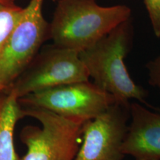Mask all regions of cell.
<instances>
[{
    "label": "cell",
    "instance_id": "cell-1",
    "mask_svg": "<svg viewBox=\"0 0 160 160\" xmlns=\"http://www.w3.org/2000/svg\"><path fill=\"white\" fill-rule=\"evenodd\" d=\"M131 15V10L124 5L103 7L95 0H59L49 23L50 39L80 53L129 20Z\"/></svg>",
    "mask_w": 160,
    "mask_h": 160
},
{
    "label": "cell",
    "instance_id": "cell-2",
    "mask_svg": "<svg viewBox=\"0 0 160 160\" xmlns=\"http://www.w3.org/2000/svg\"><path fill=\"white\" fill-rule=\"evenodd\" d=\"M132 38L129 19L80 52L79 56L93 83L113 96L117 102L130 104V100L135 99L145 103L147 91L133 82L125 64Z\"/></svg>",
    "mask_w": 160,
    "mask_h": 160
},
{
    "label": "cell",
    "instance_id": "cell-3",
    "mask_svg": "<svg viewBox=\"0 0 160 160\" xmlns=\"http://www.w3.org/2000/svg\"><path fill=\"white\" fill-rule=\"evenodd\" d=\"M23 117L37 119L42 127L28 125L20 139L27 152L20 160H74L80 146L83 122L48 111L22 109Z\"/></svg>",
    "mask_w": 160,
    "mask_h": 160
},
{
    "label": "cell",
    "instance_id": "cell-4",
    "mask_svg": "<svg viewBox=\"0 0 160 160\" xmlns=\"http://www.w3.org/2000/svg\"><path fill=\"white\" fill-rule=\"evenodd\" d=\"M22 109H41L85 122L117 102L111 94L89 81L62 85L18 99Z\"/></svg>",
    "mask_w": 160,
    "mask_h": 160
},
{
    "label": "cell",
    "instance_id": "cell-5",
    "mask_svg": "<svg viewBox=\"0 0 160 160\" xmlns=\"http://www.w3.org/2000/svg\"><path fill=\"white\" fill-rule=\"evenodd\" d=\"M89 74L79 52L53 44L40 50L25 71L2 93L18 99L65 84L89 81Z\"/></svg>",
    "mask_w": 160,
    "mask_h": 160
},
{
    "label": "cell",
    "instance_id": "cell-6",
    "mask_svg": "<svg viewBox=\"0 0 160 160\" xmlns=\"http://www.w3.org/2000/svg\"><path fill=\"white\" fill-rule=\"evenodd\" d=\"M44 0H31L22 19L0 51V94L19 77L46 40L49 22L42 13Z\"/></svg>",
    "mask_w": 160,
    "mask_h": 160
},
{
    "label": "cell",
    "instance_id": "cell-7",
    "mask_svg": "<svg viewBox=\"0 0 160 160\" xmlns=\"http://www.w3.org/2000/svg\"><path fill=\"white\" fill-rule=\"evenodd\" d=\"M130 104L113 103L101 115L84 122L82 142L74 160L123 159Z\"/></svg>",
    "mask_w": 160,
    "mask_h": 160
},
{
    "label": "cell",
    "instance_id": "cell-8",
    "mask_svg": "<svg viewBox=\"0 0 160 160\" xmlns=\"http://www.w3.org/2000/svg\"><path fill=\"white\" fill-rule=\"evenodd\" d=\"M131 122L122 151L137 159L160 160V113L137 102L130 104Z\"/></svg>",
    "mask_w": 160,
    "mask_h": 160
},
{
    "label": "cell",
    "instance_id": "cell-9",
    "mask_svg": "<svg viewBox=\"0 0 160 160\" xmlns=\"http://www.w3.org/2000/svg\"><path fill=\"white\" fill-rule=\"evenodd\" d=\"M23 117L18 98L12 93L0 94V160H20L16 152L13 133Z\"/></svg>",
    "mask_w": 160,
    "mask_h": 160
},
{
    "label": "cell",
    "instance_id": "cell-10",
    "mask_svg": "<svg viewBox=\"0 0 160 160\" xmlns=\"http://www.w3.org/2000/svg\"><path fill=\"white\" fill-rule=\"evenodd\" d=\"M24 13L25 8L16 5L14 0H0V51Z\"/></svg>",
    "mask_w": 160,
    "mask_h": 160
},
{
    "label": "cell",
    "instance_id": "cell-11",
    "mask_svg": "<svg viewBox=\"0 0 160 160\" xmlns=\"http://www.w3.org/2000/svg\"><path fill=\"white\" fill-rule=\"evenodd\" d=\"M146 9L148 13L153 33L160 37V0H144Z\"/></svg>",
    "mask_w": 160,
    "mask_h": 160
},
{
    "label": "cell",
    "instance_id": "cell-12",
    "mask_svg": "<svg viewBox=\"0 0 160 160\" xmlns=\"http://www.w3.org/2000/svg\"><path fill=\"white\" fill-rule=\"evenodd\" d=\"M149 83L160 90V55L148 64Z\"/></svg>",
    "mask_w": 160,
    "mask_h": 160
},
{
    "label": "cell",
    "instance_id": "cell-13",
    "mask_svg": "<svg viewBox=\"0 0 160 160\" xmlns=\"http://www.w3.org/2000/svg\"><path fill=\"white\" fill-rule=\"evenodd\" d=\"M136 160H156V159H137Z\"/></svg>",
    "mask_w": 160,
    "mask_h": 160
}]
</instances>
